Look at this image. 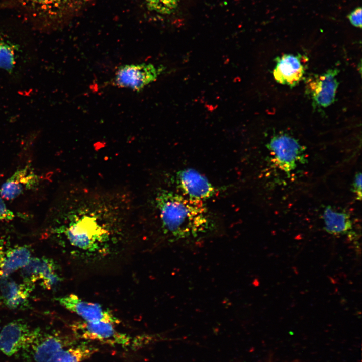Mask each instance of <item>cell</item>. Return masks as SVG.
<instances>
[{
    "instance_id": "obj_1",
    "label": "cell",
    "mask_w": 362,
    "mask_h": 362,
    "mask_svg": "<svg viewBox=\"0 0 362 362\" xmlns=\"http://www.w3.org/2000/svg\"><path fill=\"white\" fill-rule=\"evenodd\" d=\"M133 205L128 192L76 186L68 197L63 223L56 232L77 249L96 251L120 229L133 213Z\"/></svg>"
},
{
    "instance_id": "obj_2",
    "label": "cell",
    "mask_w": 362,
    "mask_h": 362,
    "mask_svg": "<svg viewBox=\"0 0 362 362\" xmlns=\"http://www.w3.org/2000/svg\"><path fill=\"white\" fill-rule=\"evenodd\" d=\"M153 203L164 233L175 239L195 237L210 228L209 213L202 201L160 189Z\"/></svg>"
},
{
    "instance_id": "obj_3",
    "label": "cell",
    "mask_w": 362,
    "mask_h": 362,
    "mask_svg": "<svg viewBox=\"0 0 362 362\" xmlns=\"http://www.w3.org/2000/svg\"><path fill=\"white\" fill-rule=\"evenodd\" d=\"M78 342L74 336L36 328L21 352L25 362H47L59 351Z\"/></svg>"
},
{
    "instance_id": "obj_4",
    "label": "cell",
    "mask_w": 362,
    "mask_h": 362,
    "mask_svg": "<svg viewBox=\"0 0 362 362\" xmlns=\"http://www.w3.org/2000/svg\"><path fill=\"white\" fill-rule=\"evenodd\" d=\"M74 336L86 341H96L110 346L135 348L143 341L138 338L117 331L114 324L103 322H76L71 326Z\"/></svg>"
},
{
    "instance_id": "obj_5",
    "label": "cell",
    "mask_w": 362,
    "mask_h": 362,
    "mask_svg": "<svg viewBox=\"0 0 362 362\" xmlns=\"http://www.w3.org/2000/svg\"><path fill=\"white\" fill-rule=\"evenodd\" d=\"M161 71V68L152 64L124 65L116 71L114 84L139 92L155 81Z\"/></svg>"
},
{
    "instance_id": "obj_6",
    "label": "cell",
    "mask_w": 362,
    "mask_h": 362,
    "mask_svg": "<svg viewBox=\"0 0 362 362\" xmlns=\"http://www.w3.org/2000/svg\"><path fill=\"white\" fill-rule=\"evenodd\" d=\"M58 302L69 311L77 314L88 322H103L117 324L119 320L109 310L101 305L82 300L74 294L57 299Z\"/></svg>"
},
{
    "instance_id": "obj_7",
    "label": "cell",
    "mask_w": 362,
    "mask_h": 362,
    "mask_svg": "<svg viewBox=\"0 0 362 362\" xmlns=\"http://www.w3.org/2000/svg\"><path fill=\"white\" fill-rule=\"evenodd\" d=\"M338 73L337 69H329L322 74L314 75L307 79L306 92L314 106L325 108L333 103L338 85L336 79Z\"/></svg>"
},
{
    "instance_id": "obj_8",
    "label": "cell",
    "mask_w": 362,
    "mask_h": 362,
    "mask_svg": "<svg viewBox=\"0 0 362 362\" xmlns=\"http://www.w3.org/2000/svg\"><path fill=\"white\" fill-rule=\"evenodd\" d=\"M268 146L279 167L287 173L293 170L302 160V147L292 136L276 135L272 138Z\"/></svg>"
},
{
    "instance_id": "obj_9",
    "label": "cell",
    "mask_w": 362,
    "mask_h": 362,
    "mask_svg": "<svg viewBox=\"0 0 362 362\" xmlns=\"http://www.w3.org/2000/svg\"><path fill=\"white\" fill-rule=\"evenodd\" d=\"M175 182L180 194L190 199L203 201L213 196L216 192L215 187L207 178L193 169L178 171Z\"/></svg>"
},
{
    "instance_id": "obj_10",
    "label": "cell",
    "mask_w": 362,
    "mask_h": 362,
    "mask_svg": "<svg viewBox=\"0 0 362 362\" xmlns=\"http://www.w3.org/2000/svg\"><path fill=\"white\" fill-rule=\"evenodd\" d=\"M22 268L23 282L25 283L34 285L36 282L41 280V285L45 289L50 290L60 281L56 265L50 258L31 257Z\"/></svg>"
},
{
    "instance_id": "obj_11",
    "label": "cell",
    "mask_w": 362,
    "mask_h": 362,
    "mask_svg": "<svg viewBox=\"0 0 362 362\" xmlns=\"http://www.w3.org/2000/svg\"><path fill=\"white\" fill-rule=\"evenodd\" d=\"M33 330L21 320L8 323L0 332V352L8 356L21 352Z\"/></svg>"
},
{
    "instance_id": "obj_12",
    "label": "cell",
    "mask_w": 362,
    "mask_h": 362,
    "mask_svg": "<svg viewBox=\"0 0 362 362\" xmlns=\"http://www.w3.org/2000/svg\"><path fill=\"white\" fill-rule=\"evenodd\" d=\"M40 176L28 165L17 169L0 187V196L11 200L25 192L35 188L40 182Z\"/></svg>"
},
{
    "instance_id": "obj_13",
    "label": "cell",
    "mask_w": 362,
    "mask_h": 362,
    "mask_svg": "<svg viewBox=\"0 0 362 362\" xmlns=\"http://www.w3.org/2000/svg\"><path fill=\"white\" fill-rule=\"evenodd\" d=\"M276 61L273 76L277 82L291 87L300 82L305 69L301 56L285 54Z\"/></svg>"
},
{
    "instance_id": "obj_14",
    "label": "cell",
    "mask_w": 362,
    "mask_h": 362,
    "mask_svg": "<svg viewBox=\"0 0 362 362\" xmlns=\"http://www.w3.org/2000/svg\"><path fill=\"white\" fill-rule=\"evenodd\" d=\"M34 286V285L24 282L17 283L9 276L0 278L2 300L9 308H25L28 305V299Z\"/></svg>"
},
{
    "instance_id": "obj_15",
    "label": "cell",
    "mask_w": 362,
    "mask_h": 362,
    "mask_svg": "<svg viewBox=\"0 0 362 362\" xmlns=\"http://www.w3.org/2000/svg\"><path fill=\"white\" fill-rule=\"evenodd\" d=\"M28 247L10 246L4 241H0V278L22 268L31 258Z\"/></svg>"
},
{
    "instance_id": "obj_16",
    "label": "cell",
    "mask_w": 362,
    "mask_h": 362,
    "mask_svg": "<svg viewBox=\"0 0 362 362\" xmlns=\"http://www.w3.org/2000/svg\"><path fill=\"white\" fill-rule=\"evenodd\" d=\"M99 350L88 341L78 342L54 354L47 362H82Z\"/></svg>"
},
{
    "instance_id": "obj_17",
    "label": "cell",
    "mask_w": 362,
    "mask_h": 362,
    "mask_svg": "<svg viewBox=\"0 0 362 362\" xmlns=\"http://www.w3.org/2000/svg\"><path fill=\"white\" fill-rule=\"evenodd\" d=\"M322 218L324 229L330 234L343 235L352 228V222L349 216L346 213L337 211L331 207L325 208Z\"/></svg>"
},
{
    "instance_id": "obj_18",
    "label": "cell",
    "mask_w": 362,
    "mask_h": 362,
    "mask_svg": "<svg viewBox=\"0 0 362 362\" xmlns=\"http://www.w3.org/2000/svg\"><path fill=\"white\" fill-rule=\"evenodd\" d=\"M26 5L40 15L54 17L65 12L73 0H23Z\"/></svg>"
},
{
    "instance_id": "obj_19",
    "label": "cell",
    "mask_w": 362,
    "mask_h": 362,
    "mask_svg": "<svg viewBox=\"0 0 362 362\" xmlns=\"http://www.w3.org/2000/svg\"><path fill=\"white\" fill-rule=\"evenodd\" d=\"M15 64L13 46L0 41V68L11 70Z\"/></svg>"
},
{
    "instance_id": "obj_20",
    "label": "cell",
    "mask_w": 362,
    "mask_h": 362,
    "mask_svg": "<svg viewBox=\"0 0 362 362\" xmlns=\"http://www.w3.org/2000/svg\"><path fill=\"white\" fill-rule=\"evenodd\" d=\"M148 8L161 14H169L176 8L177 0H146Z\"/></svg>"
},
{
    "instance_id": "obj_21",
    "label": "cell",
    "mask_w": 362,
    "mask_h": 362,
    "mask_svg": "<svg viewBox=\"0 0 362 362\" xmlns=\"http://www.w3.org/2000/svg\"><path fill=\"white\" fill-rule=\"evenodd\" d=\"M15 217L14 213L7 207L4 199L0 196V222L11 221Z\"/></svg>"
},
{
    "instance_id": "obj_22",
    "label": "cell",
    "mask_w": 362,
    "mask_h": 362,
    "mask_svg": "<svg viewBox=\"0 0 362 362\" xmlns=\"http://www.w3.org/2000/svg\"><path fill=\"white\" fill-rule=\"evenodd\" d=\"M350 22L356 27H361V8H358L348 16Z\"/></svg>"
},
{
    "instance_id": "obj_23",
    "label": "cell",
    "mask_w": 362,
    "mask_h": 362,
    "mask_svg": "<svg viewBox=\"0 0 362 362\" xmlns=\"http://www.w3.org/2000/svg\"><path fill=\"white\" fill-rule=\"evenodd\" d=\"M353 186L354 192L357 199L360 200L361 198V174L360 172L357 173L355 176Z\"/></svg>"
}]
</instances>
